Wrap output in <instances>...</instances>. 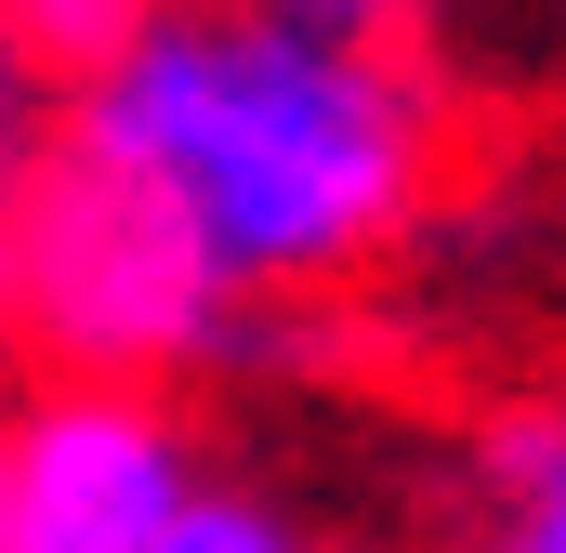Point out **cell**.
<instances>
[{
  "label": "cell",
  "instance_id": "1",
  "mask_svg": "<svg viewBox=\"0 0 566 553\" xmlns=\"http://www.w3.org/2000/svg\"><path fill=\"white\" fill-rule=\"evenodd\" d=\"M53 133L145 185L185 251L251 303H329L382 251H409L448 171V106L409 40H329L251 0H145L106 40Z\"/></svg>",
  "mask_w": 566,
  "mask_h": 553
},
{
  "label": "cell",
  "instance_id": "2",
  "mask_svg": "<svg viewBox=\"0 0 566 553\" xmlns=\"http://www.w3.org/2000/svg\"><path fill=\"white\" fill-rule=\"evenodd\" d=\"M0 343L106 383H171V369H264L290 343V303L224 290L145 185L40 133V158L0 198Z\"/></svg>",
  "mask_w": 566,
  "mask_h": 553
},
{
  "label": "cell",
  "instance_id": "3",
  "mask_svg": "<svg viewBox=\"0 0 566 553\" xmlns=\"http://www.w3.org/2000/svg\"><path fill=\"white\" fill-rule=\"evenodd\" d=\"M198 435L158 383H106V369H53L27 409L0 421V501L27 553H145L185 501H198Z\"/></svg>",
  "mask_w": 566,
  "mask_h": 553
},
{
  "label": "cell",
  "instance_id": "4",
  "mask_svg": "<svg viewBox=\"0 0 566 553\" xmlns=\"http://www.w3.org/2000/svg\"><path fill=\"white\" fill-rule=\"evenodd\" d=\"M474 474H488L514 553H566V409L554 396H514V409L474 421Z\"/></svg>",
  "mask_w": 566,
  "mask_h": 553
},
{
  "label": "cell",
  "instance_id": "5",
  "mask_svg": "<svg viewBox=\"0 0 566 553\" xmlns=\"http://www.w3.org/2000/svg\"><path fill=\"white\" fill-rule=\"evenodd\" d=\"M145 553H316V541L290 528L277 501H251V488H198V501H185Z\"/></svg>",
  "mask_w": 566,
  "mask_h": 553
},
{
  "label": "cell",
  "instance_id": "6",
  "mask_svg": "<svg viewBox=\"0 0 566 553\" xmlns=\"http://www.w3.org/2000/svg\"><path fill=\"white\" fill-rule=\"evenodd\" d=\"M0 13H13V40H27L53 80H80L106 40H133V27H145V0H0Z\"/></svg>",
  "mask_w": 566,
  "mask_h": 553
},
{
  "label": "cell",
  "instance_id": "7",
  "mask_svg": "<svg viewBox=\"0 0 566 553\" xmlns=\"http://www.w3.org/2000/svg\"><path fill=\"white\" fill-rule=\"evenodd\" d=\"M251 13L329 27V40H422V27H434V0H251Z\"/></svg>",
  "mask_w": 566,
  "mask_h": 553
},
{
  "label": "cell",
  "instance_id": "8",
  "mask_svg": "<svg viewBox=\"0 0 566 553\" xmlns=\"http://www.w3.org/2000/svg\"><path fill=\"white\" fill-rule=\"evenodd\" d=\"M0 553H27V541H13V501H0Z\"/></svg>",
  "mask_w": 566,
  "mask_h": 553
},
{
  "label": "cell",
  "instance_id": "9",
  "mask_svg": "<svg viewBox=\"0 0 566 553\" xmlns=\"http://www.w3.org/2000/svg\"><path fill=\"white\" fill-rule=\"evenodd\" d=\"M0 198H13V171H0Z\"/></svg>",
  "mask_w": 566,
  "mask_h": 553
},
{
  "label": "cell",
  "instance_id": "10",
  "mask_svg": "<svg viewBox=\"0 0 566 553\" xmlns=\"http://www.w3.org/2000/svg\"><path fill=\"white\" fill-rule=\"evenodd\" d=\"M501 553H514V541H501Z\"/></svg>",
  "mask_w": 566,
  "mask_h": 553
}]
</instances>
